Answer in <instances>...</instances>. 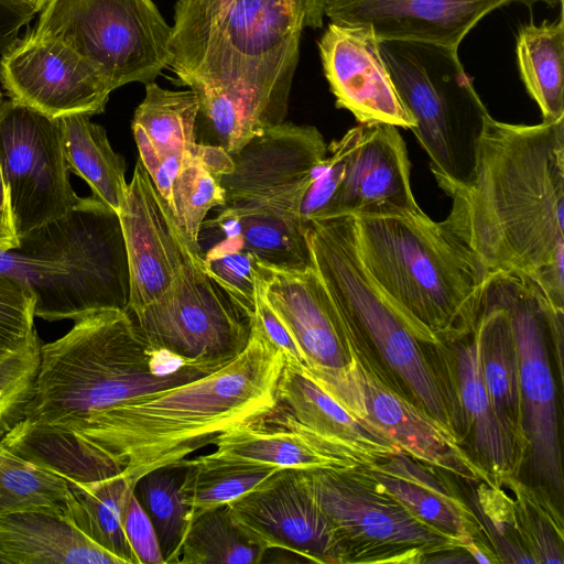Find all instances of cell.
Instances as JSON below:
<instances>
[{"label":"cell","mask_w":564,"mask_h":564,"mask_svg":"<svg viewBox=\"0 0 564 564\" xmlns=\"http://www.w3.org/2000/svg\"><path fill=\"white\" fill-rule=\"evenodd\" d=\"M284 365V352L253 317L246 348L218 370L59 430L11 433V447L65 478L91 481L120 473L134 487L144 474L185 459L228 429L273 415Z\"/></svg>","instance_id":"1"},{"label":"cell","mask_w":564,"mask_h":564,"mask_svg":"<svg viewBox=\"0 0 564 564\" xmlns=\"http://www.w3.org/2000/svg\"><path fill=\"white\" fill-rule=\"evenodd\" d=\"M447 195L442 223L489 274L528 278L564 310V117L531 126L490 117L470 180Z\"/></svg>","instance_id":"2"},{"label":"cell","mask_w":564,"mask_h":564,"mask_svg":"<svg viewBox=\"0 0 564 564\" xmlns=\"http://www.w3.org/2000/svg\"><path fill=\"white\" fill-rule=\"evenodd\" d=\"M228 362L186 359L153 345L128 311L95 312L74 321L61 338L41 345L32 398L23 419L9 432L59 430L132 398L202 378Z\"/></svg>","instance_id":"3"},{"label":"cell","mask_w":564,"mask_h":564,"mask_svg":"<svg viewBox=\"0 0 564 564\" xmlns=\"http://www.w3.org/2000/svg\"><path fill=\"white\" fill-rule=\"evenodd\" d=\"M350 219L366 271L426 341L442 346L473 330L489 273L442 221L421 208Z\"/></svg>","instance_id":"4"},{"label":"cell","mask_w":564,"mask_h":564,"mask_svg":"<svg viewBox=\"0 0 564 564\" xmlns=\"http://www.w3.org/2000/svg\"><path fill=\"white\" fill-rule=\"evenodd\" d=\"M304 18L291 0H229L172 51L176 83L224 94L250 140L284 122Z\"/></svg>","instance_id":"5"},{"label":"cell","mask_w":564,"mask_h":564,"mask_svg":"<svg viewBox=\"0 0 564 564\" xmlns=\"http://www.w3.org/2000/svg\"><path fill=\"white\" fill-rule=\"evenodd\" d=\"M0 273L30 289L35 317L47 322L128 311L130 274L119 215L94 196L19 236L18 247L0 250Z\"/></svg>","instance_id":"6"},{"label":"cell","mask_w":564,"mask_h":564,"mask_svg":"<svg viewBox=\"0 0 564 564\" xmlns=\"http://www.w3.org/2000/svg\"><path fill=\"white\" fill-rule=\"evenodd\" d=\"M326 152L315 127L284 121L231 154L235 167L220 180L225 204L218 213L238 224L259 261L293 270L313 265L301 205Z\"/></svg>","instance_id":"7"},{"label":"cell","mask_w":564,"mask_h":564,"mask_svg":"<svg viewBox=\"0 0 564 564\" xmlns=\"http://www.w3.org/2000/svg\"><path fill=\"white\" fill-rule=\"evenodd\" d=\"M306 239L312 264L348 338L376 350L417 404L453 427L446 395L424 358L423 346L433 344L415 330L366 271L355 246L350 216L307 221Z\"/></svg>","instance_id":"8"},{"label":"cell","mask_w":564,"mask_h":564,"mask_svg":"<svg viewBox=\"0 0 564 564\" xmlns=\"http://www.w3.org/2000/svg\"><path fill=\"white\" fill-rule=\"evenodd\" d=\"M381 56L415 124L438 186L447 194L471 177L481 134L491 117L465 72L458 51L382 41Z\"/></svg>","instance_id":"9"},{"label":"cell","mask_w":564,"mask_h":564,"mask_svg":"<svg viewBox=\"0 0 564 564\" xmlns=\"http://www.w3.org/2000/svg\"><path fill=\"white\" fill-rule=\"evenodd\" d=\"M32 33L73 48L112 90L151 83L172 61V28L151 0H50Z\"/></svg>","instance_id":"10"},{"label":"cell","mask_w":564,"mask_h":564,"mask_svg":"<svg viewBox=\"0 0 564 564\" xmlns=\"http://www.w3.org/2000/svg\"><path fill=\"white\" fill-rule=\"evenodd\" d=\"M485 294L508 311L519 355L521 430L534 474L560 494L563 468L556 388L549 361V341L560 355L564 310L556 307L532 280L489 274Z\"/></svg>","instance_id":"11"},{"label":"cell","mask_w":564,"mask_h":564,"mask_svg":"<svg viewBox=\"0 0 564 564\" xmlns=\"http://www.w3.org/2000/svg\"><path fill=\"white\" fill-rule=\"evenodd\" d=\"M306 486L330 520L351 562H415L460 547L416 519L359 467L303 469Z\"/></svg>","instance_id":"12"},{"label":"cell","mask_w":564,"mask_h":564,"mask_svg":"<svg viewBox=\"0 0 564 564\" xmlns=\"http://www.w3.org/2000/svg\"><path fill=\"white\" fill-rule=\"evenodd\" d=\"M348 349L349 362L343 369L305 368L348 411L394 442L402 452L467 481L485 480L494 485L485 467L463 448L453 427L387 386L349 339Z\"/></svg>","instance_id":"13"},{"label":"cell","mask_w":564,"mask_h":564,"mask_svg":"<svg viewBox=\"0 0 564 564\" xmlns=\"http://www.w3.org/2000/svg\"><path fill=\"white\" fill-rule=\"evenodd\" d=\"M153 345L186 359L231 361L247 346L251 319L191 253L166 291L131 314Z\"/></svg>","instance_id":"14"},{"label":"cell","mask_w":564,"mask_h":564,"mask_svg":"<svg viewBox=\"0 0 564 564\" xmlns=\"http://www.w3.org/2000/svg\"><path fill=\"white\" fill-rule=\"evenodd\" d=\"M0 164L18 237L82 202L69 181L58 118L2 100Z\"/></svg>","instance_id":"15"},{"label":"cell","mask_w":564,"mask_h":564,"mask_svg":"<svg viewBox=\"0 0 564 564\" xmlns=\"http://www.w3.org/2000/svg\"><path fill=\"white\" fill-rule=\"evenodd\" d=\"M0 83L10 100L50 118L101 113L112 91L77 52L32 31L2 53Z\"/></svg>","instance_id":"16"},{"label":"cell","mask_w":564,"mask_h":564,"mask_svg":"<svg viewBox=\"0 0 564 564\" xmlns=\"http://www.w3.org/2000/svg\"><path fill=\"white\" fill-rule=\"evenodd\" d=\"M228 506L265 550L281 549L316 563H348L347 549L312 497L303 469H278Z\"/></svg>","instance_id":"17"},{"label":"cell","mask_w":564,"mask_h":564,"mask_svg":"<svg viewBox=\"0 0 564 564\" xmlns=\"http://www.w3.org/2000/svg\"><path fill=\"white\" fill-rule=\"evenodd\" d=\"M340 183L321 218L390 215L420 209L410 184V161L398 127L358 123L346 133Z\"/></svg>","instance_id":"18"},{"label":"cell","mask_w":564,"mask_h":564,"mask_svg":"<svg viewBox=\"0 0 564 564\" xmlns=\"http://www.w3.org/2000/svg\"><path fill=\"white\" fill-rule=\"evenodd\" d=\"M118 215L130 274L128 312L134 314L166 291L195 252L140 159Z\"/></svg>","instance_id":"19"},{"label":"cell","mask_w":564,"mask_h":564,"mask_svg":"<svg viewBox=\"0 0 564 564\" xmlns=\"http://www.w3.org/2000/svg\"><path fill=\"white\" fill-rule=\"evenodd\" d=\"M379 43L369 26L330 22L318 41L325 77L336 107L351 112L358 123L411 130L415 122L400 99Z\"/></svg>","instance_id":"20"},{"label":"cell","mask_w":564,"mask_h":564,"mask_svg":"<svg viewBox=\"0 0 564 564\" xmlns=\"http://www.w3.org/2000/svg\"><path fill=\"white\" fill-rule=\"evenodd\" d=\"M257 292L285 325L311 371L349 362L343 321L314 267L305 270L258 262Z\"/></svg>","instance_id":"21"},{"label":"cell","mask_w":564,"mask_h":564,"mask_svg":"<svg viewBox=\"0 0 564 564\" xmlns=\"http://www.w3.org/2000/svg\"><path fill=\"white\" fill-rule=\"evenodd\" d=\"M517 0H327L330 22L369 26L382 41L416 42L458 51L489 12Z\"/></svg>","instance_id":"22"},{"label":"cell","mask_w":564,"mask_h":564,"mask_svg":"<svg viewBox=\"0 0 564 564\" xmlns=\"http://www.w3.org/2000/svg\"><path fill=\"white\" fill-rule=\"evenodd\" d=\"M278 400L286 406L278 423L305 432L332 449L368 465L402 452L335 399L305 368L285 358Z\"/></svg>","instance_id":"23"},{"label":"cell","mask_w":564,"mask_h":564,"mask_svg":"<svg viewBox=\"0 0 564 564\" xmlns=\"http://www.w3.org/2000/svg\"><path fill=\"white\" fill-rule=\"evenodd\" d=\"M359 468L416 519L458 544L474 534L477 520L473 511L431 466L398 452Z\"/></svg>","instance_id":"24"},{"label":"cell","mask_w":564,"mask_h":564,"mask_svg":"<svg viewBox=\"0 0 564 564\" xmlns=\"http://www.w3.org/2000/svg\"><path fill=\"white\" fill-rule=\"evenodd\" d=\"M126 564L65 516L24 511L0 517V564Z\"/></svg>","instance_id":"25"},{"label":"cell","mask_w":564,"mask_h":564,"mask_svg":"<svg viewBox=\"0 0 564 564\" xmlns=\"http://www.w3.org/2000/svg\"><path fill=\"white\" fill-rule=\"evenodd\" d=\"M467 343L455 346L460 406L471 444L482 466L497 479L511 478L527 452L525 442L498 415L482 379L478 340L474 332Z\"/></svg>","instance_id":"26"},{"label":"cell","mask_w":564,"mask_h":564,"mask_svg":"<svg viewBox=\"0 0 564 564\" xmlns=\"http://www.w3.org/2000/svg\"><path fill=\"white\" fill-rule=\"evenodd\" d=\"M198 100L189 90H170L154 82L145 84V96L134 111L132 131L154 150L158 167L150 176L172 210V186L184 158L197 143Z\"/></svg>","instance_id":"27"},{"label":"cell","mask_w":564,"mask_h":564,"mask_svg":"<svg viewBox=\"0 0 564 564\" xmlns=\"http://www.w3.org/2000/svg\"><path fill=\"white\" fill-rule=\"evenodd\" d=\"M208 459L269 466L278 469L355 468L354 459L332 449L300 430L281 425L263 429L246 423L228 429L213 442Z\"/></svg>","instance_id":"28"},{"label":"cell","mask_w":564,"mask_h":564,"mask_svg":"<svg viewBox=\"0 0 564 564\" xmlns=\"http://www.w3.org/2000/svg\"><path fill=\"white\" fill-rule=\"evenodd\" d=\"M473 332L478 340L482 379L494 406L501 420L524 441L519 355L511 318L506 307L485 292Z\"/></svg>","instance_id":"29"},{"label":"cell","mask_w":564,"mask_h":564,"mask_svg":"<svg viewBox=\"0 0 564 564\" xmlns=\"http://www.w3.org/2000/svg\"><path fill=\"white\" fill-rule=\"evenodd\" d=\"M90 117L74 113L58 118L64 156L68 170L89 185L93 196L119 213L128 186L126 162L113 151L105 128Z\"/></svg>","instance_id":"30"},{"label":"cell","mask_w":564,"mask_h":564,"mask_svg":"<svg viewBox=\"0 0 564 564\" xmlns=\"http://www.w3.org/2000/svg\"><path fill=\"white\" fill-rule=\"evenodd\" d=\"M67 502L65 518L102 549L137 564L122 528L124 507L133 486L120 473L91 481L65 478Z\"/></svg>","instance_id":"31"},{"label":"cell","mask_w":564,"mask_h":564,"mask_svg":"<svg viewBox=\"0 0 564 564\" xmlns=\"http://www.w3.org/2000/svg\"><path fill=\"white\" fill-rule=\"evenodd\" d=\"M517 63L530 97L539 106L543 121L564 117V19L530 23L517 35Z\"/></svg>","instance_id":"32"},{"label":"cell","mask_w":564,"mask_h":564,"mask_svg":"<svg viewBox=\"0 0 564 564\" xmlns=\"http://www.w3.org/2000/svg\"><path fill=\"white\" fill-rule=\"evenodd\" d=\"M265 550L234 519L228 505L195 514L178 553L180 564H259Z\"/></svg>","instance_id":"33"},{"label":"cell","mask_w":564,"mask_h":564,"mask_svg":"<svg viewBox=\"0 0 564 564\" xmlns=\"http://www.w3.org/2000/svg\"><path fill=\"white\" fill-rule=\"evenodd\" d=\"M186 468V458L155 468L133 487V495L153 524L164 564L178 563L181 544L192 520L182 492Z\"/></svg>","instance_id":"34"},{"label":"cell","mask_w":564,"mask_h":564,"mask_svg":"<svg viewBox=\"0 0 564 564\" xmlns=\"http://www.w3.org/2000/svg\"><path fill=\"white\" fill-rule=\"evenodd\" d=\"M67 491L64 477L20 456L0 437V517L24 511L64 516Z\"/></svg>","instance_id":"35"},{"label":"cell","mask_w":564,"mask_h":564,"mask_svg":"<svg viewBox=\"0 0 564 564\" xmlns=\"http://www.w3.org/2000/svg\"><path fill=\"white\" fill-rule=\"evenodd\" d=\"M186 465L182 492L192 518L202 511L230 503L278 470L263 465L208 459L203 455L186 458Z\"/></svg>","instance_id":"36"},{"label":"cell","mask_w":564,"mask_h":564,"mask_svg":"<svg viewBox=\"0 0 564 564\" xmlns=\"http://www.w3.org/2000/svg\"><path fill=\"white\" fill-rule=\"evenodd\" d=\"M224 204L220 180L200 163L192 150L184 158L172 186V213L195 253L203 254L199 235L205 216Z\"/></svg>","instance_id":"37"},{"label":"cell","mask_w":564,"mask_h":564,"mask_svg":"<svg viewBox=\"0 0 564 564\" xmlns=\"http://www.w3.org/2000/svg\"><path fill=\"white\" fill-rule=\"evenodd\" d=\"M225 236V235H224ZM208 276L250 318L256 313L259 259L239 236H225L202 254Z\"/></svg>","instance_id":"38"},{"label":"cell","mask_w":564,"mask_h":564,"mask_svg":"<svg viewBox=\"0 0 564 564\" xmlns=\"http://www.w3.org/2000/svg\"><path fill=\"white\" fill-rule=\"evenodd\" d=\"M34 303L29 288L0 273V355L15 354L40 340Z\"/></svg>","instance_id":"39"},{"label":"cell","mask_w":564,"mask_h":564,"mask_svg":"<svg viewBox=\"0 0 564 564\" xmlns=\"http://www.w3.org/2000/svg\"><path fill=\"white\" fill-rule=\"evenodd\" d=\"M41 340L13 354L0 367V437L19 423L32 398Z\"/></svg>","instance_id":"40"},{"label":"cell","mask_w":564,"mask_h":564,"mask_svg":"<svg viewBox=\"0 0 564 564\" xmlns=\"http://www.w3.org/2000/svg\"><path fill=\"white\" fill-rule=\"evenodd\" d=\"M229 0H177L170 43L171 53L203 30ZM304 18L305 28L323 26L327 0H291Z\"/></svg>","instance_id":"41"},{"label":"cell","mask_w":564,"mask_h":564,"mask_svg":"<svg viewBox=\"0 0 564 564\" xmlns=\"http://www.w3.org/2000/svg\"><path fill=\"white\" fill-rule=\"evenodd\" d=\"M122 528L137 564H164L153 524L133 492L123 510Z\"/></svg>","instance_id":"42"},{"label":"cell","mask_w":564,"mask_h":564,"mask_svg":"<svg viewBox=\"0 0 564 564\" xmlns=\"http://www.w3.org/2000/svg\"><path fill=\"white\" fill-rule=\"evenodd\" d=\"M477 523L485 530L494 550L498 562L502 563H536L529 550L519 542L514 532L507 522H500L495 516L480 505L476 494L473 495L469 502Z\"/></svg>","instance_id":"43"},{"label":"cell","mask_w":564,"mask_h":564,"mask_svg":"<svg viewBox=\"0 0 564 564\" xmlns=\"http://www.w3.org/2000/svg\"><path fill=\"white\" fill-rule=\"evenodd\" d=\"M253 317L258 321L269 339L284 352L286 359L305 366V358L296 341L278 315L260 297L258 292Z\"/></svg>","instance_id":"44"},{"label":"cell","mask_w":564,"mask_h":564,"mask_svg":"<svg viewBox=\"0 0 564 564\" xmlns=\"http://www.w3.org/2000/svg\"><path fill=\"white\" fill-rule=\"evenodd\" d=\"M35 12L17 0H0V53L7 51L19 37L20 30L28 25Z\"/></svg>","instance_id":"45"},{"label":"cell","mask_w":564,"mask_h":564,"mask_svg":"<svg viewBox=\"0 0 564 564\" xmlns=\"http://www.w3.org/2000/svg\"><path fill=\"white\" fill-rule=\"evenodd\" d=\"M193 153L200 163L219 180H221L224 175L229 174L235 167L231 154L218 144L197 142L193 149Z\"/></svg>","instance_id":"46"},{"label":"cell","mask_w":564,"mask_h":564,"mask_svg":"<svg viewBox=\"0 0 564 564\" xmlns=\"http://www.w3.org/2000/svg\"><path fill=\"white\" fill-rule=\"evenodd\" d=\"M2 100L0 91V104ZM18 246L19 237L15 232L8 189L0 164V250H9Z\"/></svg>","instance_id":"47"},{"label":"cell","mask_w":564,"mask_h":564,"mask_svg":"<svg viewBox=\"0 0 564 564\" xmlns=\"http://www.w3.org/2000/svg\"><path fill=\"white\" fill-rule=\"evenodd\" d=\"M29 8H31L35 13L41 12L42 9L46 6L50 0H17Z\"/></svg>","instance_id":"48"},{"label":"cell","mask_w":564,"mask_h":564,"mask_svg":"<svg viewBox=\"0 0 564 564\" xmlns=\"http://www.w3.org/2000/svg\"><path fill=\"white\" fill-rule=\"evenodd\" d=\"M517 1L523 3L524 6H527L529 8H532L538 2H543L552 8L556 7L557 4H560L561 8L563 7V0H517Z\"/></svg>","instance_id":"49"},{"label":"cell","mask_w":564,"mask_h":564,"mask_svg":"<svg viewBox=\"0 0 564 564\" xmlns=\"http://www.w3.org/2000/svg\"><path fill=\"white\" fill-rule=\"evenodd\" d=\"M19 352V351H18ZM13 354L11 355H7V356H2L0 355V367L12 356Z\"/></svg>","instance_id":"50"}]
</instances>
